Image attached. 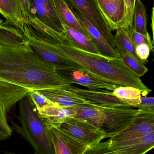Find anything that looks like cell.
I'll return each instance as SVG.
<instances>
[{
  "mask_svg": "<svg viewBox=\"0 0 154 154\" xmlns=\"http://www.w3.org/2000/svg\"><path fill=\"white\" fill-rule=\"evenodd\" d=\"M112 150L120 154H145L154 147V133L143 137L121 141L108 140Z\"/></svg>",
  "mask_w": 154,
  "mask_h": 154,
  "instance_id": "obj_13",
  "label": "cell"
},
{
  "mask_svg": "<svg viewBox=\"0 0 154 154\" xmlns=\"http://www.w3.org/2000/svg\"><path fill=\"white\" fill-rule=\"evenodd\" d=\"M126 30L131 40L136 47L141 44H146L150 47L151 51H153V42L149 33L146 34H141L135 31L133 27Z\"/></svg>",
  "mask_w": 154,
  "mask_h": 154,
  "instance_id": "obj_27",
  "label": "cell"
},
{
  "mask_svg": "<svg viewBox=\"0 0 154 154\" xmlns=\"http://www.w3.org/2000/svg\"><path fill=\"white\" fill-rule=\"evenodd\" d=\"M63 26L64 38L72 46L85 51L100 55L93 42L89 38L72 28L65 25H63Z\"/></svg>",
  "mask_w": 154,
  "mask_h": 154,
  "instance_id": "obj_22",
  "label": "cell"
},
{
  "mask_svg": "<svg viewBox=\"0 0 154 154\" xmlns=\"http://www.w3.org/2000/svg\"><path fill=\"white\" fill-rule=\"evenodd\" d=\"M69 7L87 32L90 39L93 42L99 54L107 57L119 58V54L117 50L110 46L99 31L90 23L77 10Z\"/></svg>",
  "mask_w": 154,
  "mask_h": 154,
  "instance_id": "obj_14",
  "label": "cell"
},
{
  "mask_svg": "<svg viewBox=\"0 0 154 154\" xmlns=\"http://www.w3.org/2000/svg\"><path fill=\"white\" fill-rule=\"evenodd\" d=\"M5 154H18L15 153L11 152H8V151H5V152H4ZM32 154H41L35 152L34 153Z\"/></svg>",
  "mask_w": 154,
  "mask_h": 154,
  "instance_id": "obj_35",
  "label": "cell"
},
{
  "mask_svg": "<svg viewBox=\"0 0 154 154\" xmlns=\"http://www.w3.org/2000/svg\"><path fill=\"white\" fill-rule=\"evenodd\" d=\"M134 107L137 108L140 112L154 113V98L142 97L141 102Z\"/></svg>",
  "mask_w": 154,
  "mask_h": 154,
  "instance_id": "obj_31",
  "label": "cell"
},
{
  "mask_svg": "<svg viewBox=\"0 0 154 154\" xmlns=\"http://www.w3.org/2000/svg\"><path fill=\"white\" fill-rule=\"evenodd\" d=\"M23 32L11 23L0 22V45H17L26 43Z\"/></svg>",
  "mask_w": 154,
  "mask_h": 154,
  "instance_id": "obj_21",
  "label": "cell"
},
{
  "mask_svg": "<svg viewBox=\"0 0 154 154\" xmlns=\"http://www.w3.org/2000/svg\"><path fill=\"white\" fill-rule=\"evenodd\" d=\"M147 11L142 0H136L134 13L133 28L137 32L143 34L149 33L147 29Z\"/></svg>",
  "mask_w": 154,
  "mask_h": 154,
  "instance_id": "obj_24",
  "label": "cell"
},
{
  "mask_svg": "<svg viewBox=\"0 0 154 154\" xmlns=\"http://www.w3.org/2000/svg\"><path fill=\"white\" fill-rule=\"evenodd\" d=\"M65 89L80 98L96 105L111 107H130L115 96L112 91L108 90H86L76 88L71 85L66 87Z\"/></svg>",
  "mask_w": 154,
  "mask_h": 154,
  "instance_id": "obj_12",
  "label": "cell"
},
{
  "mask_svg": "<svg viewBox=\"0 0 154 154\" xmlns=\"http://www.w3.org/2000/svg\"><path fill=\"white\" fill-rule=\"evenodd\" d=\"M73 107L76 110L74 118L89 122L97 128H102L105 120V115L101 110L96 107L94 104L88 101L85 104Z\"/></svg>",
  "mask_w": 154,
  "mask_h": 154,
  "instance_id": "obj_20",
  "label": "cell"
},
{
  "mask_svg": "<svg viewBox=\"0 0 154 154\" xmlns=\"http://www.w3.org/2000/svg\"><path fill=\"white\" fill-rule=\"evenodd\" d=\"M117 51L119 54V58L122 60L123 64L135 75L140 78L148 72L149 69L144 64L122 50Z\"/></svg>",
  "mask_w": 154,
  "mask_h": 154,
  "instance_id": "obj_26",
  "label": "cell"
},
{
  "mask_svg": "<svg viewBox=\"0 0 154 154\" xmlns=\"http://www.w3.org/2000/svg\"><path fill=\"white\" fill-rule=\"evenodd\" d=\"M21 125L10 119L12 130L20 134L35 151L41 154H55L51 136L46 122L40 117L27 95L19 101V116Z\"/></svg>",
  "mask_w": 154,
  "mask_h": 154,
  "instance_id": "obj_3",
  "label": "cell"
},
{
  "mask_svg": "<svg viewBox=\"0 0 154 154\" xmlns=\"http://www.w3.org/2000/svg\"><path fill=\"white\" fill-rule=\"evenodd\" d=\"M52 2L56 13L62 25L74 29L89 38L87 32L71 11L65 0H52Z\"/></svg>",
  "mask_w": 154,
  "mask_h": 154,
  "instance_id": "obj_18",
  "label": "cell"
},
{
  "mask_svg": "<svg viewBox=\"0 0 154 154\" xmlns=\"http://www.w3.org/2000/svg\"><path fill=\"white\" fill-rule=\"evenodd\" d=\"M83 154H120L110 148L108 141L99 142L87 148Z\"/></svg>",
  "mask_w": 154,
  "mask_h": 154,
  "instance_id": "obj_29",
  "label": "cell"
},
{
  "mask_svg": "<svg viewBox=\"0 0 154 154\" xmlns=\"http://www.w3.org/2000/svg\"><path fill=\"white\" fill-rule=\"evenodd\" d=\"M0 81L28 89L65 88L71 84L40 57L28 42L0 45Z\"/></svg>",
  "mask_w": 154,
  "mask_h": 154,
  "instance_id": "obj_1",
  "label": "cell"
},
{
  "mask_svg": "<svg viewBox=\"0 0 154 154\" xmlns=\"http://www.w3.org/2000/svg\"><path fill=\"white\" fill-rule=\"evenodd\" d=\"M154 133V113L139 111L138 115L125 129L109 138L121 141L143 137Z\"/></svg>",
  "mask_w": 154,
  "mask_h": 154,
  "instance_id": "obj_8",
  "label": "cell"
},
{
  "mask_svg": "<svg viewBox=\"0 0 154 154\" xmlns=\"http://www.w3.org/2000/svg\"><path fill=\"white\" fill-rule=\"evenodd\" d=\"M37 91L51 101L61 106L74 107L88 102L63 88H53Z\"/></svg>",
  "mask_w": 154,
  "mask_h": 154,
  "instance_id": "obj_16",
  "label": "cell"
},
{
  "mask_svg": "<svg viewBox=\"0 0 154 154\" xmlns=\"http://www.w3.org/2000/svg\"><path fill=\"white\" fill-rule=\"evenodd\" d=\"M58 126L64 132L88 147L98 143L107 138L103 129L76 118L70 119Z\"/></svg>",
  "mask_w": 154,
  "mask_h": 154,
  "instance_id": "obj_7",
  "label": "cell"
},
{
  "mask_svg": "<svg viewBox=\"0 0 154 154\" xmlns=\"http://www.w3.org/2000/svg\"><path fill=\"white\" fill-rule=\"evenodd\" d=\"M151 49L146 44H142L136 47V53L138 57L144 64L147 61L150 55Z\"/></svg>",
  "mask_w": 154,
  "mask_h": 154,
  "instance_id": "obj_33",
  "label": "cell"
},
{
  "mask_svg": "<svg viewBox=\"0 0 154 154\" xmlns=\"http://www.w3.org/2000/svg\"><path fill=\"white\" fill-rule=\"evenodd\" d=\"M136 0H123L125 7L124 29L133 27L134 13Z\"/></svg>",
  "mask_w": 154,
  "mask_h": 154,
  "instance_id": "obj_30",
  "label": "cell"
},
{
  "mask_svg": "<svg viewBox=\"0 0 154 154\" xmlns=\"http://www.w3.org/2000/svg\"><path fill=\"white\" fill-rule=\"evenodd\" d=\"M29 40L55 54L72 60L84 70L118 86L137 88L146 96L152 91L139 77L133 74L119 58L107 57L80 49L66 40L59 41L42 35L32 29L28 33Z\"/></svg>",
  "mask_w": 154,
  "mask_h": 154,
  "instance_id": "obj_2",
  "label": "cell"
},
{
  "mask_svg": "<svg viewBox=\"0 0 154 154\" xmlns=\"http://www.w3.org/2000/svg\"><path fill=\"white\" fill-rule=\"evenodd\" d=\"M30 90L18 85L0 81V137L8 138L12 130L7 122L6 113Z\"/></svg>",
  "mask_w": 154,
  "mask_h": 154,
  "instance_id": "obj_5",
  "label": "cell"
},
{
  "mask_svg": "<svg viewBox=\"0 0 154 154\" xmlns=\"http://www.w3.org/2000/svg\"><path fill=\"white\" fill-rule=\"evenodd\" d=\"M2 21V20H0V22H1Z\"/></svg>",
  "mask_w": 154,
  "mask_h": 154,
  "instance_id": "obj_37",
  "label": "cell"
},
{
  "mask_svg": "<svg viewBox=\"0 0 154 154\" xmlns=\"http://www.w3.org/2000/svg\"><path fill=\"white\" fill-rule=\"evenodd\" d=\"M46 122L55 154H83L88 147L64 132L58 126Z\"/></svg>",
  "mask_w": 154,
  "mask_h": 154,
  "instance_id": "obj_10",
  "label": "cell"
},
{
  "mask_svg": "<svg viewBox=\"0 0 154 154\" xmlns=\"http://www.w3.org/2000/svg\"><path fill=\"white\" fill-rule=\"evenodd\" d=\"M39 116L52 125H60L76 116L73 107H62L55 104L37 110Z\"/></svg>",
  "mask_w": 154,
  "mask_h": 154,
  "instance_id": "obj_17",
  "label": "cell"
},
{
  "mask_svg": "<svg viewBox=\"0 0 154 154\" xmlns=\"http://www.w3.org/2000/svg\"><path fill=\"white\" fill-rule=\"evenodd\" d=\"M28 95L31 99L37 110L56 104L51 101L37 90L30 91Z\"/></svg>",
  "mask_w": 154,
  "mask_h": 154,
  "instance_id": "obj_28",
  "label": "cell"
},
{
  "mask_svg": "<svg viewBox=\"0 0 154 154\" xmlns=\"http://www.w3.org/2000/svg\"><path fill=\"white\" fill-rule=\"evenodd\" d=\"M105 115V120L102 129L106 134L107 138L123 131L130 125L139 111L131 107L106 106L96 105Z\"/></svg>",
  "mask_w": 154,
  "mask_h": 154,
  "instance_id": "obj_6",
  "label": "cell"
},
{
  "mask_svg": "<svg viewBox=\"0 0 154 154\" xmlns=\"http://www.w3.org/2000/svg\"><path fill=\"white\" fill-rule=\"evenodd\" d=\"M114 37L116 43V49L117 50H122L138 61L143 63L137 55L136 53V46L131 40L126 30L123 29L117 30Z\"/></svg>",
  "mask_w": 154,
  "mask_h": 154,
  "instance_id": "obj_25",
  "label": "cell"
},
{
  "mask_svg": "<svg viewBox=\"0 0 154 154\" xmlns=\"http://www.w3.org/2000/svg\"><path fill=\"white\" fill-rule=\"evenodd\" d=\"M30 4L33 17L63 35L64 28L56 13L52 0H30Z\"/></svg>",
  "mask_w": 154,
  "mask_h": 154,
  "instance_id": "obj_11",
  "label": "cell"
},
{
  "mask_svg": "<svg viewBox=\"0 0 154 154\" xmlns=\"http://www.w3.org/2000/svg\"><path fill=\"white\" fill-rule=\"evenodd\" d=\"M6 139H7V138H5V137H0V142Z\"/></svg>",
  "mask_w": 154,
  "mask_h": 154,
  "instance_id": "obj_36",
  "label": "cell"
},
{
  "mask_svg": "<svg viewBox=\"0 0 154 154\" xmlns=\"http://www.w3.org/2000/svg\"><path fill=\"white\" fill-rule=\"evenodd\" d=\"M60 75L71 84H79L86 87L90 90L106 89L113 91L118 87L103 80L83 69H66L57 70Z\"/></svg>",
  "mask_w": 154,
  "mask_h": 154,
  "instance_id": "obj_9",
  "label": "cell"
},
{
  "mask_svg": "<svg viewBox=\"0 0 154 154\" xmlns=\"http://www.w3.org/2000/svg\"><path fill=\"white\" fill-rule=\"evenodd\" d=\"M68 5L77 10L96 28L110 46L116 49L115 37L107 21L100 11L96 0H65Z\"/></svg>",
  "mask_w": 154,
  "mask_h": 154,
  "instance_id": "obj_4",
  "label": "cell"
},
{
  "mask_svg": "<svg viewBox=\"0 0 154 154\" xmlns=\"http://www.w3.org/2000/svg\"><path fill=\"white\" fill-rule=\"evenodd\" d=\"M0 13L23 32L24 22L20 0H0Z\"/></svg>",
  "mask_w": 154,
  "mask_h": 154,
  "instance_id": "obj_19",
  "label": "cell"
},
{
  "mask_svg": "<svg viewBox=\"0 0 154 154\" xmlns=\"http://www.w3.org/2000/svg\"><path fill=\"white\" fill-rule=\"evenodd\" d=\"M112 31L124 29L125 7L123 0H96Z\"/></svg>",
  "mask_w": 154,
  "mask_h": 154,
  "instance_id": "obj_15",
  "label": "cell"
},
{
  "mask_svg": "<svg viewBox=\"0 0 154 154\" xmlns=\"http://www.w3.org/2000/svg\"><path fill=\"white\" fill-rule=\"evenodd\" d=\"M23 17L24 22L28 23L33 17L32 13L30 0H20Z\"/></svg>",
  "mask_w": 154,
  "mask_h": 154,
  "instance_id": "obj_32",
  "label": "cell"
},
{
  "mask_svg": "<svg viewBox=\"0 0 154 154\" xmlns=\"http://www.w3.org/2000/svg\"><path fill=\"white\" fill-rule=\"evenodd\" d=\"M152 24H151V27H152V31L153 35H154V7H153L152 10Z\"/></svg>",
  "mask_w": 154,
  "mask_h": 154,
  "instance_id": "obj_34",
  "label": "cell"
},
{
  "mask_svg": "<svg viewBox=\"0 0 154 154\" xmlns=\"http://www.w3.org/2000/svg\"><path fill=\"white\" fill-rule=\"evenodd\" d=\"M113 94L130 107H134L141 102L143 92L139 89L128 86H118Z\"/></svg>",
  "mask_w": 154,
  "mask_h": 154,
  "instance_id": "obj_23",
  "label": "cell"
}]
</instances>
